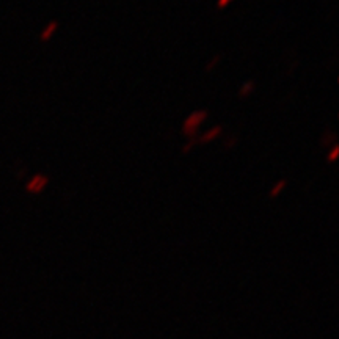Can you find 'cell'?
Wrapping results in <instances>:
<instances>
[{
    "mask_svg": "<svg viewBox=\"0 0 339 339\" xmlns=\"http://www.w3.org/2000/svg\"><path fill=\"white\" fill-rule=\"evenodd\" d=\"M218 132H220V127H215V129H212V131H209L204 137H203V140L201 142L203 143H206V142H209V140H212L214 137H217L218 135Z\"/></svg>",
    "mask_w": 339,
    "mask_h": 339,
    "instance_id": "3",
    "label": "cell"
},
{
    "mask_svg": "<svg viewBox=\"0 0 339 339\" xmlns=\"http://www.w3.org/2000/svg\"><path fill=\"white\" fill-rule=\"evenodd\" d=\"M46 184H48V178L38 174V176H35L27 184V192H30V193H40L44 189V187H46Z\"/></svg>",
    "mask_w": 339,
    "mask_h": 339,
    "instance_id": "2",
    "label": "cell"
},
{
    "mask_svg": "<svg viewBox=\"0 0 339 339\" xmlns=\"http://www.w3.org/2000/svg\"><path fill=\"white\" fill-rule=\"evenodd\" d=\"M283 185H284V181H283V182H281V184H279V185H278V187H275V190H273V192H272V196H275V195H278V193H279V190H281V187H283Z\"/></svg>",
    "mask_w": 339,
    "mask_h": 339,
    "instance_id": "4",
    "label": "cell"
},
{
    "mask_svg": "<svg viewBox=\"0 0 339 339\" xmlns=\"http://www.w3.org/2000/svg\"><path fill=\"white\" fill-rule=\"evenodd\" d=\"M336 156H337V148H334V149H333V154L330 156V160H334V159H336Z\"/></svg>",
    "mask_w": 339,
    "mask_h": 339,
    "instance_id": "5",
    "label": "cell"
},
{
    "mask_svg": "<svg viewBox=\"0 0 339 339\" xmlns=\"http://www.w3.org/2000/svg\"><path fill=\"white\" fill-rule=\"evenodd\" d=\"M204 118H206V112H195L193 115H190L189 118H187V121L184 123V132L187 135H193L198 124H200Z\"/></svg>",
    "mask_w": 339,
    "mask_h": 339,
    "instance_id": "1",
    "label": "cell"
}]
</instances>
